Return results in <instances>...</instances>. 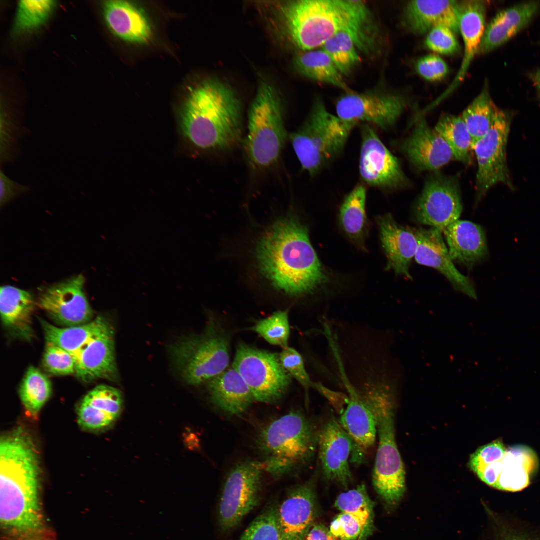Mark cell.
Returning a JSON list of instances; mask_svg holds the SVG:
<instances>
[{
    "label": "cell",
    "mask_w": 540,
    "mask_h": 540,
    "mask_svg": "<svg viewBox=\"0 0 540 540\" xmlns=\"http://www.w3.org/2000/svg\"><path fill=\"white\" fill-rule=\"evenodd\" d=\"M256 258L261 273L289 296L311 294L328 281L307 226L292 214L278 220L264 234Z\"/></svg>",
    "instance_id": "cell-1"
},
{
    "label": "cell",
    "mask_w": 540,
    "mask_h": 540,
    "mask_svg": "<svg viewBox=\"0 0 540 540\" xmlns=\"http://www.w3.org/2000/svg\"><path fill=\"white\" fill-rule=\"evenodd\" d=\"M184 136L203 150H227L242 139V108L232 89L218 80H208L190 93L181 117Z\"/></svg>",
    "instance_id": "cell-2"
},
{
    "label": "cell",
    "mask_w": 540,
    "mask_h": 540,
    "mask_svg": "<svg viewBox=\"0 0 540 540\" xmlns=\"http://www.w3.org/2000/svg\"><path fill=\"white\" fill-rule=\"evenodd\" d=\"M318 434L314 422L299 411L269 422L256 442L265 472L278 479L306 466L318 452Z\"/></svg>",
    "instance_id": "cell-3"
},
{
    "label": "cell",
    "mask_w": 540,
    "mask_h": 540,
    "mask_svg": "<svg viewBox=\"0 0 540 540\" xmlns=\"http://www.w3.org/2000/svg\"><path fill=\"white\" fill-rule=\"evenodd\" d=\"M359 394L372 410L376 422L378 444L372 481L380 498L389 506L397 504L406 491V472L396 440L395 400L392 389L382 383H368Z\"/></svg>",
    "instance_id": "cell-4"
},
{
    "label": "cell",
    "mask_w": 540,
    "mask_h": 540,
    "mask_svg": "<svg viewBox=\"0 0 540 540\" xmlns=\"http://www.w3.org/2000/svg\"><path fill=\"white\" fill-rule=\"evenodd\" d=\"M356 125L331 114L324 100L316 97L304 124L290 135L302 168L314 176L336 160Z\"/></svg>",
    "instance_id": "cell-5"
},
{
    "label": "cell",
    "mask_w": 540,
    "mask_h": 540,
    "mask_svg": "<svg viewBox=\"0 0 540 540\" xmlns=\"http://www.w3.org/2000/svg\"><path fill=\"white\" fill-rule=\"evenodd\" d=\"M282 104L272 84L260 82L249 108L244 143L254 168L267 169L280 160L288 137Z\"/></svg>",
    "instance_id": "cell-6"
},
{
    "label": "cell",
    "mask_w": 540,
    "mask_h": 540,
    "mask_svg": "<svg viewBox=\"0 0 540 540\" xmlns=\"http://www.w3.org/2000/svg\"><path fill=\"white\" fill-rule=\"evenodd\" d=\"M280 34L294 48L306 52L322 48L342 30L336 0H294L278 5Z\"/></svg>",
    "instance_id": "cell-7"
},
{
    "label": "cell",
    "mask_w": 540,
    "mask_h": 540,
    "mask_svg": "<svg viewBox=\"0 0 540 540\" xmlns=\"http://www.w3.org/2000/svg\"><path fill=\"white\" fill-rule=\"evenodd\" d=\"M228 333L212 320L204 332L184 338L170 348L172 360L184 380L197 386L227 369L230 361Z\"/></svg>",
    "instance_id": "cell-8"
},
{
    "label": "cell",
    "mask_w": 540,
    "mask_h": 540,
    "mask_svg": "<svg viewBox=\"0 0 540 540\" xmlns=\"http://www.w3.org/2000/svg\"><path fill=\"white\" fill-rule=\"evenodd\" d=\"M233 367L250 389L254 400L273 404L280 400L292 382L282 366L280 354L258 349L245 344L236 348Z\"/></svg>",
    "instance_id": "cell-9"
},
{
    "label": "cell",
    "mask_w": 540,
    "mask_h": 540,
    "mask_svg": "<svg viewBox=\"0 0 540 540\" xmlns=\"http://www.w3.org/2000/svg\"><path fill=\"white\" fill-rule=\"evenodd\" d=\"M262 462L246 460L236 465L225 480L218 508L221 530L231 531L258 506L263 472Z\"/></svg>",
    "instance_id": "cell-10"
},
{
    "label": "cell",
    "mask_w": 540,
    "mask_h": 540,
    "mask_svg": "<svg viewBox=\"0 0 540 540\" xmlns=\"http://www.w3.org/2000/svg\"><path fill=\"white\" fill-rule=\"evenodd\" d=\"M511 122V116L498 108L491 128L472 146L478 166L476 183L477 201L498 184L514 188L506 155Z\"/></svg>",
    "instance_id": "cell-11"
},
{
    "label": "cell",
    "mask_w": 540,
    "mask_h": 540,
    "mask_svg": "<svg viewBox=\"0 0 540 540\" xmlns=\"http://www.w3.org/2000/svg\"><path fill=\"white\" fill-rule=\"evenodd\" d=\"M408 106V100L400 94L380 90L363 92H346L336 104L337 116L358 124L374 125L388 130L396 124Z\"/></svg>",
    "instance_id": "cell-12"
},
{
    "label": "cell",
    "mask_w": 540,
    "mask_h": 540,
    "mask_svg": "<svg viewBox=\"0 0 540 540\" xmlns=\"http://www.w3.org/2000/svg\"><path fill=\"white\" fill-rule=\"evenodd\" d=\"M425 182L413 210L418 224L443 231L458 220L462 204L458 180L434 172Z\"/></svg>",
    "instance_id": "cell-13"
},
{
    "label": "cell",
    "mask_w": 540,
    "mask_h": 540,
    "mask_svg": "<svg viewBox=\"0 0 540 540\" xmlns=\"http://www.w3.org/2000/svg\"><path fill=\"white\" fill-rule=\"evenodd\" d=\"M360 174L369 186L382 190L404 187L408 180L398 159L388 149L370 124L361 127Z\"/></svg>",
    "instance_id": "cell-14"
},
{
    "label": "cell",
    "mask_w": 540,
    "mask_h": 540,
    "mask_svg": "<svg viewBox=\"0 0 540 540\" xmlns=\"http://www.w3.org/2000/svg\"><path fill=\"white\" fill-rule=\"evenodd\" d=\"M84 282L80 274L48 287L40 294L38 305L62 326L88 324L92 321L94 312L84 291Z\"/></svg>",
    "instance_id": "cell-15"
},
{
    "label": "cell",
    "mask_w": 540,
    "mask_h": 540,
    "mask_svg": "<svg viewBox=\"0 0 540 540\" xmlns=\"http://www.w3.org/2000/svg\"><path fill=\"white\" fill-rule=\"evenodd\" d=\"M353 446L351 438L334 416L319 427L318 452L326 480L348 488L352 480L348 462Z\"/></svg>",
    "instance_id": "cell-16"
},
{
    "label": "cell",
    "mask_w": 540,
    "mask_h": 540,
    "mask_svg": "<svg viewBox=\"0 0 540 540\" xmlns=\"http://www.w3.org/2000/svg\"><path fill=\"white\" fill-rule=\"evenodd\" d=\"M316 471L305 483L288 492L278 505V516L282 540H306L317 514Z\"/></svg>",
    "instance_id": "cell-17"
},
{
    "label": "cell",
    "mask_w": 540,
    "mask_h": 540,
    "mask_svg": "<svg viewBox=\"0 0 540 540\" xmlns=\"http://www.w3.org/2000/svg\"><path fill=\"white\" fill-rule=\"evenodd\" d=\"M411 134L398 148L419 171L436 172L454 158L446 142L429 126L424 116L416 118Z\"/></svg>",
    "instance_id": "cell-18"
},
{
    "label": "cell",
    "mask_w": 540,
    "mask_h": 540,
    "mask_svg": "<svg viewBox=\"0 0 540 540\" xmlns=\"http://www.w3.org/2000/svg\"><path fill=\"white\" fill-rule=\"evenodd\" d=\"M418 240L414 259L420 265L436 270L450 282L455 290L476 299V292L470 280L454 264L442 232L434 228L414 229Z\"/></svg>",
    "instance_id": "cell-19"
},
{
    "label": "cell",
    "mask_w": 540,
    "mask_h": 540,
    "mask_svg": "<svg viewBox=\"0 0 540 540\" xmlns=\"http://www.w3.org/2000/svg\"><path fill=\"white\" fill-rule=\"evenodd\" d=\"M72 356L76 363L75 374L82 380H118L114 332L110 323Z\"/></svg>",
    "instance_id": "cell-20"
},
{
    "label": "cell",
    "mask_w": 540,
    "mask_h": 540,
    "mask_svg": "<svg viewBox=\"0 0 540 540\" xmlns=\"http://www.w3.org/2000/svg\"><path fill=\"white\" fill-rule=\"evenodd\" d=\"M350 396L347 404L339 414L341 426L351 438L354 446L350 462L360 464L374 446L377 436L374 416L358 391L345 382Z\"/></svg>",
    "instance_id": "cell-21"
},
{
    "label": "cell",
    "mask_w": 540,
    "mask_h": 540,
    "mask_svg": "<svg viewBox=\"0 0 540 540\" xmlns=\"http://www.w3.org/2000/svg\"><path fill=\"white\" fill-rule=\"evenodd\" d=\"M486 6L482 1L460 2L459 28L464 44V55L459 70L448 88L430 104L434 108L448 98L463 82L476 54L486 30Z\"/></svg>",
    "instance_id": "cell-22"
},
{
    "label": "cell",
    "mask_w": 540,
    "mask_h": 540,
    "mask_svg": "<svg viewBox=\"0 0 540 540\" xmlns=\"http://www.w3.org/2000/svg\"><path fill=\"white\" fill-rule=\"evenodd\" d=\"M376 221L388 260L386 269L412 280L410 268L418 245L414 230L400 225L390 214L377 217Z\"/></svg>",
    "instance_id": "cell-23"
},
{
    "label": "cell",
    "mask_w": 540,
    "mask_h": 540,
    "mask_svg": "<svg viewBox=\"0 0 540 540\" xmlns=\"http://www.w3.org/2000/svg\"><path fill=\"white\" fill-rule=\"evenodd\" d=\"M460 2L456 0H418L410 2L402 18V24L408 32L420 35L438 26L460 32Z\"/></svg>",
    "instance_id": "cell-24"
},
{
    "label": "cell",
    "mask_w": 540,
    "mask_h": 540,
    "mask_svg": "<svg viewBox=\"0 0 540 540\" xmlns=\"http://www.w3.org/2000/svg\"><path fill=\"white\" fill-rule=\"evenodd\" d=\"M342 18V30L352 38L358 50L368 56L381 49L380 30L372 12L362 0H336Z\"/></svg>",
    "instance_id": "cell-25"
},
{
    "label": "cell",
    "mask_w": 540,
    "mask_h": 540,
    "mask_svg": "<svg viewBox=\"0 0 540 540\" xmlns=\"http://www.w3.org/2000/svg\"><path fill=\"white\" fill-rule=\"evenodd\" d=\"M443 232L453 262L471 269L488 256L486 232L480 225L458 220Z\"/></svg>",
    "instance_id": "cell-26"
},
{
    "label": "cell",
    "mask_w": 540,
    "mask_h": 540,
    "mask_svg": "<svg viewBox=\"0 0 540 540\" xmlns=\"http://www.w3.org/2000/svg\"><path fill=\"white\" fill-rule=\"evenodd\" d=\"M540 8V2L521 3L498 12L486 28L478 53L486 54L501 46L526 27Z\"/></svg>",
    "instance_id": "cell-27"
},
{
    "label": "cell",
    "mask_w": 540,
    "mask_h": 540,
    "mask_svg": "<svg viewBox=\"0 0 540 540\" xmlns=\"http://www.w3.org/2000/svg\"><path fill=\"white\" fill-rule=\"evenodd\" d=\"M105 22L111 32L130 42L147 43L152 36L150 24L144 12L125 0L106 1L103 5Z\"/></svg>",
    "instance_id": "cell-28"
},
{
    "label": "cell",
    "mask_w": 540,
    "mask_h": 540,
    "mask_svg": "<svg viewBox=\"0 0 540 540\" xmlns=\"http://www.w3.org/2000/svg\"><path fill=\"white\" fill-rule=\"evenodd\" d=\"M208 388L212 402L231 415H240L254 401L249 386L233 367L208 382Z\"/></svg>",
    "instance_id": "cell-29"
},
{
    "label": "cell",
    "mask_w": 540,
    "mask_h": 540,
    "mask_svg": "<svg viewBox=\"0 0 540 540\" xmlns=\"http://www.w3.org/2000/svg\"><path fill=\"white\" fill-rule=\"evenodd\" d=\"M535 452L522 444L507 448L501 461V471L494 488L508 492H518L528 488L538 468Z\"/></svg>",
    "instance_id": "cell-30"
},
{
    "label": "cell",
    "mask_w": 540,
    "mask_h": 540,
    "mask_svg": "<svg viewBox=\"0 0 540 540\" xmlns=\"http://www.w3.org/2000/svg\"><path fill=\"white\" fill-rule=\"evenodd\" d=\"M36 304L27 291L10 286L0 287V310L4 326L28 340L33 336L32 321Z\"/></svg>",
    "instance_id": "cell-31"
},
{
    "label": "cell",
    "mask_w": 540,
    "mask_h": 540,
    "mask_svg": "<svg viewBox=\"0 0 540 540\" xmlns=\"http://www.w3.org/2000/svg\"><path fill=\"white\" fill-rule=\"evenodd\" d=\"M293 64L300 74L308 79L331 85L346 92L350 91L344 76L322 48L298 53L293 60Z\"/></svg>",
    "instance_id": "cell-32"
},
{
    "label": "cell",
    "mask_w": 540,
    "mask_h": 540,
    "mask_svg": "<svg viewBox=\"0 0 540 540\" xmlns=\"http://www.w3.org/2000/svg\"><path fill=\"white\" fill-rule=\"evenodd\" d=\"M46 342L52 343L72 355L101 332L110 324L103 316L79 326L60 328L41 320Z\"/></svg>",
    "instance_id": "cell-33"
},
{
    "label": "cell",
    "mask_w": 540,
    "mask_h": 540,
    "mask_svg": "<svg viewBox=\"0 0 540 540\" xmlns=\"http://www.w3.org/2000/svg\"><path fill=\"white\" fill-rule=\"evenodd\" d=\"M366 188L358 184L345 198L340 210L341 226L348 237L364 249L368 229L366 210Z\"/></svg>",
    "instance_id": "cell-34"
},
{
    "label": "cell",
    "mask_w": 540,
    "mask_h": 540,
    "mask_svg": "<svg viewBox=\"0 0 540 540\" xmlns=\"http://www.w3.org/2000/svg\"><path fill=\"white\" fill-rule=\"evenodd\" d=\"M335 506L342 512L353 516L359 522L362 528L359 540H366L374 530V504L368 494L365 484L340 494Z\"/></svg>",
    "instance_id": "cell-35"
},
{
    "label": "cell",
    "mask_w": 540,
    "mask_h": 540,
    "mask_svg": "<svg viewBox=\"0 0 540 540\" xmlns=\"http://www.w3.org/2000/svg\"><path fill=\"white\" fill-rule=\"evenodd\" d=\"M434 130L446 142L454 158L464 164L470 163L472 140L462 116L444 114Z\"/></svg>",
    "instance_id": "cell-36"
},
{
    "label": "cell",
    "mask_w": 540,
    "mask_h": 540,
    "mask_svg": "<svg viewBox=\"0 0 540 540\" xmlns=\"http://www.w3.org/2000/svg\"><path fill=\"white\" fill-rule=\"evenodd\" d=\"M498 108L490 96L488 88L485 86L462 112L461 116L470 134L472 146L491 128Z\"/></svg>",
    "instance_id": "cell-37"
},
{
    "label": "cell",
    "mask_w": 540,
    "mask_h": 540,
    "mask_svg": "<svg viewBox=\"0 0 540 540\" xmlns=\"http://www.w3.org/2000/svg\"><path fill=\"white\" fill-rule=\"evenodd\" d=\"M52 384L46 376L38 369L30 366L20 388L21 401L27 412L36 417L50 398Z\"/></svg>",
    "instance_id": "cell-38"
},
{
    "label": "cell",
    "mask_w": 540,
    "mask_h": 540,
    "mask_svg": "<svg viewBox=\"0 0 540 540\" xmlns=\"http://www.w3.org/2000/svg\"><path fill=\"white\" fill-rule=\"evenodd\" d=\"M321 48L344 76L350 74L360 62L359 51L354 40L342 30L330 38Z\"/></svg>",
    "instance_id": "cell-39"
},
{
    "label": "cell",
    "mask_w": 540,
    "mask_h": 540,
    "mask_svg": "<svg viewBox=\"0 0 540 540\" xmlns=\"http://www.w3.org/2000/svg\"><path fill=\"white\" fill-rule=\"evenodd\" d=\"M494 540H540V525L510 512L494 518Z\"/></svg>",
    "instance_id": "cell-40"
},
{
    "label": "cell",
    "mask_w": 540,
    "mask_h": 540,
    "mask_svg": "<svg viewBox=\"0 0 540 540\" xmlns=\"http://www.w3.org/2000/svg\"><path fill=\"white\" fill-rule=\"evenodd\" d=\"M56 6V2L52 0L20 1L14 32L24 34L40 28L47 22Z\"/></svg>",
    "instance_id": "cell-41"
},
{
    "label": "cell",
    "mask_w": 540,
    "mask_h": 540,
    "mask_svg": "<svg viewBox=\"0 0 540 540\" xmlns=\"http://www.w3.org/2000/svg\"><path fill=\"white\" fill-rule=\"evenodd\" d=\"M278 504H268L238 540H282L278 516Z\"/></svg>",
    "instance_id": "cell-42"
},
{
    "label": "cell",
    "mask_w": 540,
    "mask_h": 540,
    "mask_svg": "<svg viewBox=\"0 0 540 540\" xmlns=\"http://www.w3.org/2000/svg\"><path fill=\"white\" fill-rule=\"evenodd\" d=\"M249 330L258 334L270 344L286 348L288 346L290 335L288 312H276L257 321Z\"/></svg>",
    "instance_id": "cell-43"
},
{
    "label": "cell",
    "mask_w": 540,
    "mask_h": 540,
    "mask_svg": "<svg viewBox=\"0 0 540 540\" xmlns=\"http://www.w3.org/2000/svg\"><path fill=\"white\" fill-rule=\"evenodd\" d=\"M82 402L107 414L116 420L123 408V398L120 391L112 386H97L84 398Z\"/></svg>",
    "instance_id": "cell-44"
},
{
    "label": "cell",
    "mask_w": 540,
    "mask_h": 540,
    "mask_svg": "<svg viewBox=\"0 0 540 540\" xmlns=\"http://www.w3.org/2000/svg\"><path fill=\"white\" fill-rule=\"evenodd\" d=\"M45 370L55 376L76 373V363L72 354L60 347L46 342L43 359Z\"/></svg>",
    "instance_id": "cell-45"
},
{
    "label": "cell",
    "mask_w": 540,
    "mask_h": 540,
    "mask_svg": "<svg viewBox=\"0 0 540 540\" xmlns=\"http://www.w3.org/2000/svg\"><path fill=\"white\" fill-rule=\"evenodd\" d=\"M432 51L444 55H454L460 51V45L454 32L448 28L438 26L432 29L425 41Z\"/></svg>",
    "instance_id": "cell-46"
},
{
    "label": "cell",
    "mask_w": 540,
    "mask_h": 540,
    "mask_svg": "<svg viewBox=\"0 0 540 540\" xmlns=\"http://www.w3.org/2000/svg\"><path fill=\"white\" fill-rule=\"evenodd\" d=\"M78 422L84 430L98 432L111 428L116 420L88 404L82 401L77 410Z\"/></svg>",
    "instance_id": "cell-47"
},
{
    "label": "cell",
    "mask_w": 540,
    "mask_h": 540,
    "mask_svg": "<svg viewBox=\"0 0 540 540\" xmlns=\"http://www.w3.org/2000/svg\"><path fill=\"white\" fill-rule=\"evenodd\" d=\"M280 360L284 369L292 378H295L308 393L312 388V382L304 367L301 354L295 349L286 347L280 354Z\"/></svg>",
    "instance_id": "cell-48"
},
{
    "label": "cell",
    "mask_w": 540,
    "mask_h": 540,
    "mask_svg": "<svg viewBox=\"0 0 540 540\" xmlns=\"http://www.w3.org/2000/svg\"><path fill=\"white\" fill-rule=\"evenodd\" d=\"M507 448L500 440L484 445L472 454L469 466L476 474L484 466L502 458Z\"/></svg>",
    "instance_id": "cell-49"
},
{
    "label": "cell",
    "mask_w": 540,
    "mask_h": 540,
    "mask_svg": "<svg viewBox=\"0 0 540 540\" xmlns=\"http://www.w3.org/2000/svg\"><path fill=\"white\" fill-rule=\"evenodd\" d=\"M416 68L421 77L430 82L442 80L449 72L445 61L435 54H428L420 58L416 64Z\"/></svg>",
    "instance_id": "cell-50"
},
{
    "label": "cell",
    "mask_w": 540,
    "mask_h": 540,
    "mask_svg": "<svg viewBox=\"0 0 540 540\" xmlns=\"http://www.w3.org/2000/svg\"><path fill=\"white\" fill-rule=\"evenodd\" d=\"M330 530L340 540H356L360 538L362 528L353 516L342 512L332 522Z\"/></svg>",
    "instance_id": "cell-51"
},
{
    "label": "cell",
    "mask_w": 540,
    "mask_h": 540,
    "mask_svg": "<svg viewBox=\"0 0 540 540\" xmlns=\"http://www.w3.org/2000/svg\"><path fill=\"white\" fill-rule=\"evenodd\" d=\"M32 188L14 182L0 170V207L14 198L30 192Z\"/></svg>",
    "instance_id": "cell-52"
},
{
    "label": "cell",
    "mask_w": 540,
    "mask_h": 540,
    "mask_svg": "<svg viewBox=\"0 0 540 540\" xmlns=\"http://www.w3.org/2000/svg\"><path fill=\"white\" fill-rule=\"evenodd\" d=\"M312 388L326 398L338 414L344 410L349 400L348 396L342 392L332 391L320 382H314Z\"/></svg>",
    "instance_id": "cell-53"
},
{
    "label": "cell",
    "mask_w": 540,
    "mask_h": 540,
    "mask_svg": "<svg viewBox=\"0 0 540 540\" xmlns=\"http://www.w3.org/2000/svg\"><path fill=\"white\" fill-rule=\"evenodd\" d=\"M306 540H340L334 536L324 525L318 524L313 525Z\"/></svg>",
    "instance_id": "cell-54"
},
{
    "label": "cell",
    "mask_w": 540,
    "mask_h": 540,
    "mask_svg": "<svg viewBox=\"0 0 540 540\" xmlns=\"http://www.w3.org/2000/svg\"><path fill=\"white\" fill-rule=\"evenodd\" d=\"M532 80L534 85L540 93V70H538L532 76Z\"/></svg>",
    "instance_id": "cell-55"
}]
</instances>
